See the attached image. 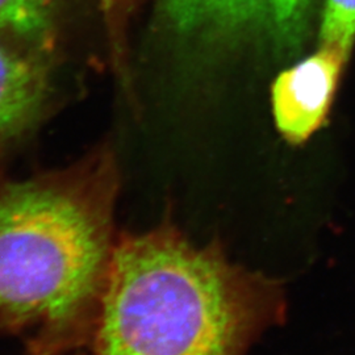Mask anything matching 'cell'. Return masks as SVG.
<instances>
[{"mask_svg":"<svg viewBox=\"0 0 355 355\" xmlns=\"http://www.w3.org/2000/svg\"><path fill=\"white\" fill-rule=\"evenodd\" d=\"M278 280L196 245L170 217L119 236L91 330V355H246L284 318Z\"/></svg>","mask_w":355,"mask_h":355,"instance_id":"1","label":"cell"},{"mask_svg":"<svg viewBox=\"0 0 355 355\" xmlns=\"http://www.w3.org/2000/svg\"><path fill=\"white\" fill-rule=\"evenodd\" d=\"M114 183L99 170L0 180V327L37 354L89 337L114 245Z\"/></svg>","mask_w":355,"mask_h":355,"instance_id":"2","label":"cell"},{"mask_svg":"<svg viewBox=\"0 0 355 355\" xmlns=\"http://www.w3.org/2000/svg\"><path fill=\"white\" fill-rule=\"evenodd\" d=\"M318 0H164L167 19L205 37H257L280 48L304 41Z\"/></svg>","mask_w":355,"mask_h":355,"instance_id":"3","label":"cell"},{"mask_svg":"<svg viewBox=\"0 0 355 355\" xmlns=\"http://www.w3.org/2000/svg\"><path fill=\"white\" fill-rule=\"evenodd\" d=\"M347 60L343 51L320 45L275 79L271 89L272 114L280 135L288 142L303 144L324 124Z\"/></svg>","mask_w":355,"mask_h":355,"instance_id":"4","label":"cell"},{"mask_svg":"<svg viewBox=\"0 0 355 355\" xmlns=\"http://www.w3.org/2000/svg\"><path fill=\"white\" fill-rule=\"evenodd\" d=\"M48 73L38 53L0 37V144L20 135L46 98Z\"/></svg>","mask_w":355,"mask_h":355,"instance_id":"5","label":"cell"},{"mask_svg":"<svg viewBox=\"0 0 355 355\" xmlns=\"http://www.w3.org/2000/svg\"><path fill=\"white\" fill-rule=\"evenodd\" d=\"M54 16L55 0H0V37L35 53L46 51Z\"/></svg>","mask_w":355,"mask_h":355,"instance_id":"6","label":"cell"},{"mask_svg":"<svg viewBox=\"0 0 355 355\" xmlns=\"http://www.w3.org/2000/svg\"><path fill=\"white\" fill-rule=\"evenodd\" d=\"M320 45L343 51L350 58L355 44V0H324Z\"/></svg>","mask_w":355,"mask_h":355,"instance_id":"7","label":"cell"},{"mask_svg":"<svg viewBox=\"0 0 355 355\" xmlns=\"http://www.w3.org/2000/svg\"><path fill=\"white\" fill-rule=\"evenodd\" d=\"M120 0H102L103 8L107 12H112L114 8L119 6Z\"/></svg>","mask_w":355,"mask_h":355,"instance_id":"8","label":"cell"},{"mask_svg":"<svg viewBox=\"0 0 355 355\" xmlns=\"http://www.w3.org/2000/svg\"><path fill=\"white\" fill-rule=\"evenodd\" d=\"M60 353H55V354H37V355H58Z\"/></svg>","mask_w":355,"mask_h":355,"instance_id":"9","label":"cell"}]
</instances>
